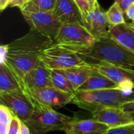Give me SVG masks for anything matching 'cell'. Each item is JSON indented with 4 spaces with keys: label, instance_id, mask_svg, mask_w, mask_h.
I'll list each match as a JSON object with an SVG mask.
<instances>
[{
    "label": "cell",
    "instance_id": "obj_28",
    "mask_svg": "<svg viewBox=\"0 0 134 134\" xmlns=\"http://www.w3.org/2000/svg\"><path fill=\"white\" fill-rule=\"evenodd\" d=\"M115 2H116L119 5V6L125 13L126 9L133 3L134 0H115Z\"/></svg>",
    "mask_w": 134,
    "mask_h": 134
},
{
    "label": "cell",
    "instance_id": "obj_23",
    "mask_svg": "<svg viewBox=\"0 0 134 134\" xmlns=\"http://www.w3.org/2000/svg\"><path fill=\"white\" fill-rule=\"evenodd\" d=\"M13 114L5 106L0 104V134H8Z\"/></svg>",
    "mask_w": 134,
    "mask_h": 134
},
{
    "label": "cell",
    "instance_id": "obj_14",
    "mask_svg": "<svg viewBox=\"0 0 134 134\" xmlns=\"http://www.w3.org/2000/svg\"><path fill=\"white\" fill-rule=\"evenodd\" d=\"M53 13L63 24L84 25L82 13L74 0H57Z\"/></svg>",
    "mask_w": 134,
    "mask_h": 134
},
{
    "label": "cell",
    "instance_id": "obj_31",
    "mask_svg": "<svg viewBox=\"0 0 134 134\" xmlns=\"http://www.w3.org/2000/svg\"><path fill=\"white\" fill-rule=\"evenodd\" d=\"M20 134H31V131L29 130V127L27 126V124L22 121L21 126H20Z\"/></svg>",
    "mask_w": 134,
    "mask_h": 134
},
{
    "label": "cell",
    "instance_id": "obj_32",
    "mask_svg": "<svg viewBox=\"0 0 134 134\" xmlns=\"http://www.w3.org/2000/svg\"><path fill=\"white\" fill-rule=\"evenodd\" d=\"M9 0H0V9L1 10H4L9 5Z\"/></svg>",
    "mask_w": 134,
    "mask_h": 134
},
{
    "label": "cell",
    "instance_id": "obj_26",
    "mask_svg": "<svg viewBox=\"0 0 134 134\" xmlns=\"http://www.w3.org/2000/svg\"><path fill=\"white\" fill-rule=\"evenodd\" d=\"M21 122H22V121L19 118L13 115V117L12 119V121H11V123H10V126H9V129L8 134L20 133Z\"/></svg>",
    "mask_w": 134,
    "mask_h": 134
},
{
    "label": "cell",
    "instance_id": "obj_22",
    "mask_svg": "<svg viewBox=\"0 0 134 134\" xmlns=\"http://www.w3.org/2000/svg\"><path fill=\"white\" fill-rule=\"evenodd\" d=\"M106 16L110 26H116L126 23L124 12L116 2H114L106 12Z\"/></svg>",
    "mask_w": 134,
    "mask_h": 134
},
{
    "label": "cell",
    "instance_id": "obj_27",
    "mask_svg": "<svg viewBox=\"0 0 134 134\" xmlns=\"http://www.w3.org/2000/svg\"><path fill=\"white\" fill-rule=\"evenodd\" d=\"M122 109L126 111L134 121V100L130 101L126 104H124L122 107Z\"/></svg>",
    "mask_w": 134,
    "mask_h": 134
},
{
    "label": "cell",
    "instance_id": "obj_11",
    "mask_svg": "<svg viewBox=\"0 0 134 134\" xmlns=\"http://www.w3.org/2000/svg\"><path fill=\"white\" fill-rule=\"evenodd\" d=\"M49 86H52L50 70L42 62L27 72L22 82V89L29 97L35 92Z\"/></svg>",
    "mask_w": 134,
    "mask_h": 134
},
{
    "label": "cell",
    "instance_id": "obj_7",
    "mask_svg": "<svg viewBox=\"0 0 134 134\" xmlns=\"http://www.w3.org/2000/svg\"><path fill=\"white\" fill-rule=\"evenodd\" d=\"M21 13L31 30L36 31L53 41L63 24L53 12H21Z\"/></svg>",
    "mask_w": 134,
    "mask_h": 134
},
{
    "label": "cell",
    "instance_id": "obj_4",
    "mask_svg": "<svg viewBox=\"0 0 134 134\" xmlns=\"http://www.w3.org/2000/svg\"><path fill=\"white\" fill-rule=\"evenodd\" d=\"M73 119L53 108L35 105L30 118L24 122L31 134H46L52 131H65Z\"/></svg>",
    "mask_w": 134,
    "mask_h": 134
},
{
    "label": "cell",
    "instance_id": "obj_9",
    "mask_svg": "<svg viewBox=\"0 0 134 134\" xmlns=\"http://www.w3.org/2000/svg\"><path fill=\"white\" fill-rule=\"evenodd\" d=\"M74 94L61 91L53 86L41 89L30 96L35 105L58 109L71 103Z\"/></svg>",
    "mask_w": 134,
    "mask_h": 134
},
{
    "label": "cell",
    "instance_id": "obj_15",
    "mask_svg": "<svg viewBox=\"0 0 134 134\" xmlns=\"http://www.w3.org/2000/svg\"><path fill=\"white\" fill-rule=\"evenodd\" d=\"M110 127L94 119H73L65 130V134H103Z\"/></svg>",
    "mask_w": 134,
    "mask_h": 134
},
{
    "label": "cell",
    "instance_id": "obj_6",
    "mask_svg": "<svg viewBox=\"0 0 134 134\" xmlns=\"http://www.w3.org/2000/svg\"><path fill=\"white\" fill-rule=\"evenodd\" d=\"M96 40V38L84 25L79 24H63L53 41V44L73 50L90 46Z\"/></svg>",
    "mask_w": 134,
    "mask_h": 134
},
{
    "label": "cell",
    "instance_id": "obj_8",
    "mask_svg": "<svg viewBox=\"0 0 134 134\" xmlns=\"http://www.w3.org/2000/svg\"><path fill=\"white\" fill-rule=\"evenodd\" d=\"M0 104L8 108L13 115L26 122L35 110V105L23 90L0 93Z\"/></svg>",
    "mask_w": 134,
    "mask_h": 134
},
{
    "label": "cell",
    "instance_id": "obj_34",
    "mask_svg": "<svg viewBox=\"0 0 134 134\" xmlns=\"http://www.w3.org/2000/svg\"><path fill=\"white\" fill-rule=\"evenodd\" d=\"M132 25H133V27H134V20L132 21Z\"/></svg>",
    "mask_w": 134,
    "mask_h": 134
},
{
    "label": "cell",
    "instance_id": "obj_17",
    "mask_svg": "<svg viewBox=\"0 0 134 134\" xmlns=\"http://www.w3.org/2000/svg\"><path fill=\"white\" fill-rule=\"evenodd\" d=\"M119 89V86L109 79L108 77L100 74L96 68L87 80L79 88L78 91H96L107 89Z\"/></svg>",
    "mask_w": 134,
    "mask_h": 134
},
{
    "label": "cell",
    "instance_id": "obj_12",
    "mask_svg": "<svg viewBox=\"0 0 134 134\" xmlns=\"http://www.w3.org/2000/svg\"><path fill=\"white\" fill-rule=\"evenodd\" d=\"M83 22L84 26L96 39L109 36L108 30L110 24L106 16V12L103 10L98 2L96 3L95 7L83 19Z\"/></svg>",
    "mask_w": 134,
    "mask_h": 134
},
{
    "label": "cell",
    "instance_id": "obj_25",
    "mask_svg": "<svg viewBox=\"0 0 134 134\" xmlns=\"http://www.w3.org/2000/svg\"><path fill=\"white\" fill-rule=\"evenodd\" d=\"M74 1L78 5V7L79 8L82 15V18L84 19L87 16V14L92 10L91 5H90L87 0H74Z\"/></svg>",
    "mask_w": 134,
    "mask_h": 134
},
{
    "label": "cell",
    "instance_id": "obj_30",
    "mask_svg": "<svg viewBox=\"0 0 134 134\" xmlns=\"http://www.w3.org/2000/svg\"><path fill=\"white\" fill-rule=\"evenodd\" d=\"M126 15L128 19L131 20L132 21L134 20V2L126 9Z\"/></svg>",
    "mask_w": 134,
    "mask_h": 134
},
{
    "label": "cell",
    "instance_id": "obj_5",
    "mask_svg": "<svg viewBox=\"0 0 134 134\" xmlns=\"http://www.w3.org/2000/svg\"><path fill=\"white\" fill-rule=\"evenodd\" d=\"M40 59L49 70L67 69L87 64L76 52L56 44L43 49L40 53Z\"/></svg>",
    "mask_w": 134,
    "mask_h": 134
},
{
    "label": "cell",
    "instance_id": "obj_19",
    "mask_svg": "<svg viewBox=\"0 0 134 134\" xmlns=\"http://www.w3.org/2000/svg\"><path fill=\"white\" fill-rule=\"evenodd\" d=\"M22 90V86L8 65L1 62L0 64V93L12 92Z\"/></svg>",
    "mask_w": 134,
    "mask_h": 134
},
{
    "label": "cell",
    "instance_id": "obj_16",
    "mask_svg": "<svg viewBox=\"0 0 134 134\" xmlns=\"http://www.w3.org/2000/svg\"><path fill=\"white\" fill-rule=\"evenodd\" d=\"M109 35L119 44L134 53V27L132 24L124 23L116 26H110Z\"/></svg>",
    "mask_w": 134,
    "mask_h": 134
},
{
    "label": "cell",
    "instance_id": "obj_20",
    "mask_svg": "<svg viewBox=\"0 0 134 134\" xmlns=\"http://www.w3.org/2000/svg\"><path fill=\"white\" fill-rule=\"evenodd\" d=\"M50 78L52 86L54 88L74 95L76 93L75 89L61 69L50 70Z\"/></svg>",
    "mask_w": 134,
    "mask_h": 134
},
{
    "label": "cell",
    "instance_id": "obj_1",
    "mask_svg": "<svg viewBox=\"0 0 134 134\" xmlns=\"http://www.w3.org/2000/svg\"><path fill=\"white\" fill-rule=\"evenodd\" d=\"M53 44L49 38L31 30L25 35L1 46V62L8 65L22 86L26 74L41 64V52Z\"/></svg>",
    "mask_w": 134,
    "mask_h": 134
},
{
    "label": "cell",
    "instance_id": "obj_24",
    "mask_svg": "<svg viewBox=\"0 0 134 134\" xmlns=\"http://www.w3.org/2000/svg\"><path fill=\"white\" fill-rule=\"evenodd\" d=\"M103 134H134V122L116 127L109 128Z\"/></svg>",
    "mask_w": 134,
    "mask_h": 134
},
{
    "label": "cell",
    "instance_id": "obj_29",
    "mask_svg": "<svg viewBox=\"0 0 134 134\" xmlns=\"http://www.w3.org/2000/svg\"><path fill=\"white\" fill-rule=\"evenodd\" d=\"M27 2V0H9L8 7H18L21 9Z\"/></svg>",
    "mask_w": 134,
    "mask_h": 134
},
{
    "label": "cell",
    "instance_id": "obj_2",
    "mask_svg": "<svg viewBox=\"0 0 134 134\" xmlns=\"http://www.w3.org/2000/svg\"><path fill=\"white\" fill-rule=\"evenodd\" d=\"M87 64H108L134 68V53L129 50L110 35L97 39L88 47L73 49Z\"/></svg>",
    "mask_w": 134,
    "mask_h": 134
},
{
    "label": "cell",
    "instance_id": "obj_33",
    "mask_svg": "<svg viewBox=\"0 0 134 134\" xmlns=\"http://www.w3.org/2000/svg\"><path fill=\"white\" fill-rule=\"evenodd\" d=\"M88 2H89V3H90V5H91V7H92V9L95 7V5H96V3L97 2V0H87Z\"/></svg>",
    "mask_w": 134,
    "mask_h": 134
},
{
    "label": "cell",
    "instance_id": "obj_21",
    "mask_svg": "<svg viewBox=\"0 0 134 134\" xmlns=\"http://www.w3.org/2000/svg\"><path fill=\"white\" fill-rule=\"evenodd\" d=\"M57 0H27L21 12H53Z\"/></svg>",
    "mask_w": 134,
    "mask_h": 134
},
{
    "label": "cell",
    "instance_id": "obj_3",
    "mask_svg": "<svg viewBox=\"0 0 134 134\" xmlns=\"http://www.w3.org/2000/svg\"><path fill=\"white\" fill-rule=\"evenodd\" d=\"M134 100V91L120 89H107L96 91H78L71 103L90 112L103 108H121Z\"/></svg>",
    "mask_w": 134,
    "mask_h": 134
},
{
    "label": "cell",
    "instance_id": "obj_13",
    "mask_svg": "<svg viewBox=\"0 0 134 134\" xmlns=\"http://www.w3.org/2000/svg\"><path fill=\"white\" fill-rule=\"evenodd\" d=\"M91 113L93 119L107 125L110 128L134 122L122 108H103L97 109Z\"/></svg>",
    "mask_w": 134,
    "mask_h": 134
},
{
    "label": "cell",
    "instance_id": "obj_10",
    "mask_svg": "<svg viewBox=\"0 0 134 134\" xmlns=\"http://www.w3.org/2000/svg\"><path fill=\"white\" fill-rule=\"evenodd\" d=\"M100 74L108 77L123 91H133L134 89V70L108 64H92Z\"/></svg>",
    "mask_w": 134,
    "mask_h": 134
},
{
    "label": "cell",
    "instance_id": "obj_18",
    "mask_svg": "<svg viewBox=\"0 0 134 134\" xmlns=\"http://www.w3.org/2000/svg\"><path fill=\"white\" fill-rule=\"evenodd\" d=\"M68 80L71 82L76 92L79 88L87 80V79L93 74L95 68L92 64H87L85 65L75 66L67 69H61Z\"/></svg>",
    "mask_w": 134,
    "mask_h": 134
}]
</instances>
